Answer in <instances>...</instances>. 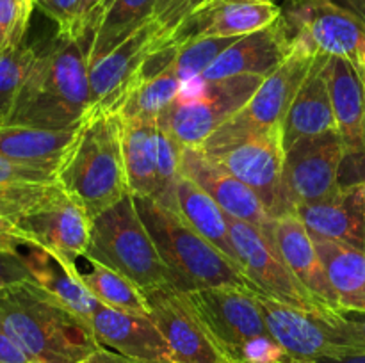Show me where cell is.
Segmentation results:
<instances>
[{
	"label": "cell",
	"instance_id": "5bb4252c",
	"mask_svg": "<svg viewBox=\"0 0 365 363\" xmlns=\"http://www.w3.org/2000/svg\"><path fill=\"white\" fill-rule=\"evenodd\" d=\"M271 337L287 351L294 363H314L319 358L351 352L324 315L296 308L284 301L257 294ZM328 313V312H327Z\"/></svg>",
	"mask_w": 365,
	"mask_h": 363
},
{
	"label": "cell",
	"instance_id": "e575fe53",
	"mask_svg": "<svg viewBox=\"0 0 365 363\" xmlns=\"http://www.w3.org/2000/svg\"><path fill=\"white\" fill-rule=\"evenodd\" d=\"M34 7V0H0V56L24 45Z\"/></svg>",
	"mask_w": 365,
	"mask_h": 363
},
{
	"label": "cell",
	"instance_id": "bcb514c9",
	"mask_svg": "<svg viewBox=\"0 0 365 363\" xmlns=\"http://www.w3.org/2000/svg\"><path fill=\"white\" fill-rule=\"evenodd\" d=\"M202 2H205V0H192V6H200V4H202Z\"/></svg>",
	"mask_w": 365,
	"mask_h": 363
},
{
	"label": "cell",
	"instance_id": "9a60e30c",
	"mask_svg": "<svg viewBox=\"0 0 365 363\" xmlns=\"http://www.w3.org/2000/svg\"><path fill=\"white\" fill-rule=\"evenodd\" d=\"M287 59L267 77L235 116L227 121V127L241 130H271L282 128L287 110L309 75L316 56L307 50L291 46Z\"/></svg>",
	"mask_w": 365,
	"mask_h": 363
},
{
	"label": "cell",
	"instance_id": "6da1fadb",
	"mask_svg": "<svg viewBox=\"0 0 365 363\" xmlns=\"http://www.w3.org/2000/svg\"><path fill=\"white\" fill-rule=\"evenodd\" d=\"M96 31L56 38L38 48V57L25 78L6 125L39 128H75L91 110L89 68Z\"/></svg>",
	"mask_w": 365,
	"mask_h": 363
},
{
	"label": "cell",
	"instance_id": "ba28073f",
	"mask_svg": "<svg viewBox=\"0 0 365 363\" xmlns=\"http://www.w3.org/2000/svg\"><path fill=\"white\" fill-rule=\"evenodd\" d=\"M291 46L341 57L365 73V21L334 0H292L282 9Z\"/></svg>",
	"mask_w": 365,
	"mask_h": 363
},
{
	"label": "cell",
	"instance_id": "d6a6232c",
	"mask_svg": "<svg viewBox=\"0 0 365 363\" xmlns=\"http://www.w3.org/2000/svg\"><path fill=\"white\" fill-rule=\"evenodd\" d=\"M38 57V46L24 45L0 56V125L9 121L25 78Z\"/></svg>",
	"mask_w": 365,
	"mask_h": 363
},
{
	"label": "cell",
	"instance_id": "5b68a950",
	"mask_svg": "<svg viewBox=\"0 0 365 363\" xmlns=\"http://www.w3.org/2000/svg\"><path fill=\"white\" fill-rule=\"evenodd\" d=\"M200 148L248 185L273 219L292 212L282 182L285 159L282 128L241 130L223 125Z\"/></svg>",
	"mask_w": 365,
	"mask_h": 363
},
{
	"label": "cell",
	"instance_id": "f1b7e54d",
	"mask_svg": "<svg viewBox=\"0 0 365 363\" xmlns=\"http://www.w3.org/2000/svg\"><path fill=\"white\" fill-rule=\"evenodd\" d=\"M312 238L341 312L365 313V251L327 238Z\"/></svg>",
	"mask_w": 365,
	"mask_h": 363
},
{
	"label": "cell",
	"instance_id": "3957f363",
	"mask_svg": "<svg viewBox=\"0 0 365 363\" xmlns=\"http://www.w3.org/2000/svg\"><path fill=\"white\" fill-rule=\"evenodd\" d=\"M59 184L91 219L130 194L116 110L89 112L59 167Z\"/></svg>",
	"mask_w": 365,
	"mask_h": 363
},
{
	"label": "cell",
	"instance_id": "7bdbcfd3",
	"mask_svg": "<svg viewBox=\"0 0 365 363\" xmlns=\"http://www.w3.org/2000/svg\"><path fill=\"white\" fill-rule=\"evenodd\" d=\"M84 363H141V362H135V359L130 358H125V356L118 354V352L110 351V349L106 347H100L98 351L93 352Z\"/></svg>",
	"mask_w": 365,
	"mask_h": 363
},
{
	"label": "cell",
	"instance_id": "b9f144b4",
	"mask_svg": "<svg viewBox=\"0 0 365 363\" xmlns=\"http://www.w3.org/2000/svg\"><path fill=\"white\" fill-rule=\"evenodd\" d=\"M0 241L14 242V244L24 242V237H21L16 224H14L13 212H11L9 206L2 201H0Z\"/></svg>",
	"mask_w": 365,
	"mask_h": 363
},
{
	"label": "cell",
	"instance_id": "f35d334b",
	"mask_svg": "<svg viewBox=\"0 0 365 363\" xmlns=\"http://www.w3.org/2000/svg\"><path fill=\"white\" fill-rule=\"evenodd\" d=\"M32 280L14 242L0 241V288Z\"/></svg>",
	"mask_w": 365,
	"mask_h": 363
},
{
	"label": "cell",
	"instance_id": "d6986e66",
	"mask_svg": "<svg viewBox=\"0 0 365 363\" xmlns=\"http://www.w3.org/2000/svg\"><path fill=\"white\" fill-rule=\"evenodd\" d=\"M282 16L274 2L205 0L192 7L175 34V43L196 38H241L269 27Z\"/></svg>",
	"mask_w": 365,
	"mask_h": 363
},
{
	"label": "cell",
	"instance_id": "484cf974",
	"mask_svg": "<svg viewBox=\"0 0 365 363\" xmlns=\"http://www.w3.org/2000/svg\"><path fill=\"white\" fill-rule=\"evenodd\" d=\"M75 128H39L27 125H0V155L18 162L59 171L77 139Z\"/></svg>",
	"mask_w": 365,
	"mask_h": 363
},
{
	"label": "cell",
	"instance_id": "30bf717a",
	"mask_svg": "<svg viewBox=\"0 0 365 363\" xmlns=\"http://www.w3.org/2000/svg\"><path fill=\"white\" fill-rule=\"evenodd\" d=\"M148 317L168 342L175 363H235L217 342L189 292L164 283L145 290Z\"/></svg>",
	"mask_w": 365,
	"mask_h": 363
},
{
	"label": "cell",
	"instance_id": "7c38bea8",
	"mask_svg": "<svg viewBox=\"0 0 365 363\" xmlns=\"http://www.w3.org/2000/svg\"><path fill=\"white\" fill-rule=\"evenodd\" d=\"M91 221L63 185L56 184L41 199L20 214L16 228L24 241L34 242L59 255H71L88 251Z\"/></svg>",
	"mask_w": 365,
	"mask_h": 363
},
{
	"label": "cell",
	"instance_id": "277c9868",
	"mask_svg": "<svg viewBox=\"0 0 365 363\" xmlns=\"http://www.w3.org/2000/svg\"><path fill=\"white\" fill-rule=\"evenodd\" d=\"M134 203L166 265L170 285L182 292L217 285L253 288L241 269L205 241L180 214L159 205L152 198L134 196Z\"/></svg>",
	"mask_w": 365,
	"mask_h": 363
},
{
	"label": "cell",
	"instance_id": "ab89813d",
	"mask_svg": "<svg viewBox=\"0 0 365 363\" xmlns=\"http://www.w3.org/2000/svg\"><path fill=\"white\" fill-rule=\"evenodd\" d=\"M0 363H38L11 338L0 324Z\"/></svg>",
	"mask_w": 365,
	"mask_h": 363
},
{
	"label": "cell",
	"instance_id": "d590c367",
	"mask_svg": "<svg viewBox=\"0 0 365 363\" xmlns=\"http://www.w3.org/2000/svg\"><path fill=\"white\" fill-rule=\"evenodd\" d=\"M36 7L57 25V34L75 38L81 36L82 0H34Z\"/></svg>",
	"mask_w": 365,
	"mask_h": 363
},
{
	"label": "cell",
	"instance_id": "4dcf8cb0",
	"mask_svg": "<svg viewBox=\"0 0 365 363\" xmlns=\"http://www.w3.org/2000/svg\"><path fill=\"white\" fill-rule=\"evenodd\" d=\"M159 2L160 0H109L96 25L89 57L91 64L153 18Z\"/></svg>",
	"mask_w": 365,
	"mask_h": 363
},
{
	"label": "cell",
	"instance_id": "7402d4cb",
	"mask_svg": "<svg viewBox=\"0 0 365 363\" xmlns=\"http://www.w3.org/2000/svg\"><path fill=\"white\" fill-rule=\"evenodd\" d=\"M328 132H337L328 85V57L316 56L282 125L284 149L299 139L316 137Z\"/></svg>",
	"mask_w": 365,
	"mask_h": 363
},
{
	"label": "cell",
	"instance_id": "74e56055",
	"mask_svg": "<svg viewBox=\"0 0 365 363\" xmlns=\"http://www.w3.org/2000/svg\"><path fill=\"white\" fill-rule=\"evenodd\" d=\"M324 319L337 331L342 344L351 351H365V313L330 310Z\"/></svg>",
	"mask_w": 365,
	"mask_h": 363
},
{
	"label": "cell",
	"instance_id": "1f68e13d",
	"mask_svg": "<svg viewBox=\"0 0 365 363\" xmlns=\"http://www.w3.org/2000/svg\"><path fill=\"white\" fill-rule=\"evenodd\" d=\"M180 88V78L171 66L157 77L138 82L121 100L116 112L121 120H157L177 98Z\"/></svg>",
	"mask_w": 365,
	"mask_h": 363
},
{
	"label": "cell",
	"instance_id": "f546056e",
	"mask_svg": "<svg viewBox=\"0 0 365 363\" xmlns=\"http://www.w3.org/2000/svg\"><path fill=\"white\" fill-rule=\"evenodd\" d=\"M57 182V169L18 162L0 155V201L9 206L14 224L20 214L41 199Z\"/></svg>",
	"mask_w": 365,
	"mask_h": 363
},
{
	"label": "cell",
	"instance_id": "ffe728a7",
	"mask_svg": "<svg viewBox=\"0 0 365 363\" xmlns=\"http://www.w3.org/2000/svg\"><path fill=\"white\" fill-rule=\"evenodd\" d=\"M291 50L287 28L280 16L269 27L241 36L198 78L214 82L237 75L267 77L287 59Z\"/></svg>",
	"mask_w": 365,
	"mask_h": 363
},
{
	"label": "cell",
	"instance_id": "8992f818",
	"mask_svg": "<svg viewBox=\"0 0 365 363\" xmlns=\"http://www.w3.org/2000/svg\"><path fill=\"white\" fill-rule=\"evenodd\" d=\"M88 253L134 281L143 292L170 283L166 265L135 209L132 194L91 221Z\"/></svg>",
	"mask_w": 365,
	"mask_h": 363
},
{
	"label": "cell",
	"instance_id": "d4e9b609",
	"mask_svg": "<svg viewBox=\"0 0 365 363\" xmlns=\"http://www.w3.org/2000/svg\"><path fill=\"white\" fill-rule=\"evenodd\" d=\"M59 255V253H57ZM78 283L102 305L123 312L148 315L145 292L132 280L96 260L91 253L81 251L61 255Z\"/></svg>",
	"mask_w": 365,
	"mask_h": 363
},
{
	"label": "cell",
	"instance_id": "9c48e42d",
	"mask_svg": "<svg viewBox=\"0 0 365 363\" xmlns=\"http://www.w3.org/2000/svg\"><path fill=\"white\" fill-rule=\"evenodd\" d=\"M228 226L237 253L239 267L257 292L317 315H324L334 310L317 299L294 276V273L282 258L271 235L262 233L253 224L230 216H228Z\"/></svg>",
	"mask_w": 365,
	"mask_h": 363
},
{
	"label": "cell",
	"instance_id": "4fadbf2b",
	"mask_svg": "<svg viewBox=\"0 0 365 363\" xmlns=\"http://www.w3.org/2000/svg\"><path fill=\"white\" fill-rule=\"evenodd\" d=\"M257 294L242 285H217L189 292L207 326L234 362L245 342L269 335Z\"/></svg>",
	"mask_w": 365,
	"mask_h": 363
},
{
	"label": "cell",
	"instance_id": "4316f807",
	"mask_svg": "<svg viewBox=\"0 0 365 363\" xmlns=\"http://www.w3.org/2000/svg\"><path fill=\"white\" fill-rule=\"evenodd\" d=\"M121 149L130 194L155 198L159 121L121 120Z\"/></svg>",
	"mask_w": 365,
	"mask_h": 363
},
{
	"label": "cell",
	"instance_id": "836d02e7",
	"mask_svg": "<svg viewBox=\"0 0 365 363\" xmlns=\"http://www.w3.org/2000/svg\"><path fill=\"white\" fill-rule=\"evenodd\" d=\"M237 39L239 38H196L178 43L180 48L173 63V70L182 84L198 78Z\"/></svg>",
	"mask_w": 365,
	"mask_h": 363
},
{
	"label": "cell",
	"instance_id": "8d00e7d4",
	"mask_svg": "<svg viewBox=\"0 0 365 363\" xmlns=\"http://www.w3.org/2000/svg\"><path fill=\"white\" fill-rule=\"evenodd\" d=\"M235 363H294L271 335H260L245 342L235 352Z\"/></svg>",
	"mask_w": 365,
	"mask_h": 363
},
{
	"label": "cell",
	"instance_id": "44dd1931",
	"mask_svg": "<svg viewBox=\"0 0 365 363\" xmlns=\"http://www.w3.org/2000/svg\"><path fill=\"white\" fill-rule=\"evenodd\" d=\"M296 214L312 237L365 251V180L344 184L330 198L299 206Z\"/></svg>",
	"mask_w": 365,
	"mask_h": 363
},
{
	"label": "cell",
	"instance_id": "cb8c5ba5",
	"mask_svg": "<svg viewBox=\"0 0 365 363\" xmlns=\"http://www.w3.org/2000/svg\"><path fill=\"white\" fill-rule=\"evenodd\" d=\"M18 251L24 258V263L27 267L29 274H31L32 281L41 285L45 290H48L50 294L61 299L71 312H75L78 317L89 322L100 301H96L78 283V280L73 276L70 267L66 265L63 256L57 255L52 249H46L29 241L20 242Z\"/></svg>",
	"mask_w": 365,
	"mask_h": 363
},
{
	"label": "cell",
	"instance_id": "60d3db41",
	"mask_svg": "<svg viewBox=\"0 0 365 363\" xmlns=\"http://www.w3.org/2000/svg\"><path fill=\"white\" fill-rule=\"evenodd\" d=\"M109 0H82L81 4V34L86 31H96L100 16L106 11Z\"/></svg>",
	"mask_w": 365,
	"mask_h": 363
},
{
	"label": "cell",
	"instance_id": "f6af8a7d",
	"mask_svg": "<svg viewBox=\"0 0 365 363\" xmlns=\"http://www.w3.org/2000/svg\"><path fill=\"white\" fill-rule=\"evenodd\" d=\"M334 2L339 4V6H342L344 9L355 13L356 16L362 18L365 21V0H334Z\"/></svg>",
	"mask_w": 365,
	"mask_h": 363
},
{
	"label": "cell",
	"instance_id": "603a6c76",
	"mask_svg": "<svg viewBox=\"0 0 365 363\" xmlns=\"http://www.w3.org/2000/svg\"><path fill=\"white\" fill-rule=\"evenodd\" d=\"M271 238L294 276L324 305L341 312L312 235L298 214L289 212L273 219Z\"/></svg>",
	"mask_w": 365,
	"mask_h": 363
},
{
	"label": "cell",
	"instance_id": "52a82bcc",
	"mask_svg": "<svg viewBox=\"0 0 365 363\" xmlns=\"http://www.w3.org/2000/svg\"><path fill=\"white\" fill-rule=\"evenodd\" d=\"M262 80L264 77L259 75H237L214 82H202L200 78L185 82L157 121L184 148H200L248 103Z\"/></svg>",
	"mask_w": 365,
	"mask_h": 363
},
{
	"label": "cell",
	"instance_id": "8fae6325",
	"mask_svg": "<svg viewBox=\"0 0 365 363\" xmlns=\"http://www.w3.org/2000/svg\"><path fill=\"white\" fill-rule=\"evenodd\" d=\"M346 146L339 132L305 137L285 148L284 192L292 212L330 198L342 187Z\"/></svg>",
	"mask_w": 365,
	"mask_h": 363
},
{
	"label": "cell",
	"instance_id": "83f0119b",
	"mask_svg": "<svg viewBox=\"0 0 365 363\" xmlns=\"http://www.w3.org/2000/svg\"><path fill=\"white\" fill-rule=\"evenodd\" d=\"M175 210L205 241H209L214 248L220 249L228 260H232L239 267L237 253H235L230 226H228V216L202 187H198L185 174H180L175 187Z\"/></svg>",
	"mask_w": 365,
	"mask_h": 363
},
{
	"label": "cell",
	"instance_id": "ee69618b",
	"mask_svg": "<svg viewBox=\"0 0 365 363\" xmlns=\"http://www.w3.org/2000/svg\"><path fill=\"white\" fill-rule=\"evenodd\" d=\"M314 363H365V351H351L339 356H328V358H319Z\"/></svg>",
	"mask_w": 365,
	"mask_h": 363
},
{
	"label": "cell",
	"instance_id": "2e32d148",
	"mask_svg": "<svg viewBox=\"0 0 365 363\" xmlns=\"http://www.w3.org/2000/svg\"><path fill=\"white\" fill-rule=\"evenodd\" d=\"M180 171L202 187L227 216L246 221L262 233L271 235L273 217L267 214L259 196L221 164L210 159L202 148L185 146L182 149Z\"/></svg>",
	"mask_w": 365,
	"mask_h": 363
},
{
	"label": "cell",
	"instance_id": "ac0fdd59",
	"mask_svg": "<svg viewBox=\"0 0 365 363\" xmlns=\"http://www.w3.org/2000/svg\"><path fill=\"white\" fill-rule=\"evenodd\" d=\"M102 347L141 363H175L171 349L148 315L123 312L98 302L89 319Z\"/></svg>",
	"mask_w": 365,
	"mask_h": 363
},
{
	"label": "cell",
	"instance_id": "7a4b0ae2",
	"mask_svg": "<svg viewBox=\"0 0 365 363\" xmlns=\"http://www.w3.org/2000/svg\"><path fill=\"white\" fill-rule=\"evenodd\" d=\"M0 324L38 363H84L102 347L88 320L32 280L0 288Z\"/></svg>",
	"mask_w": 365,
	"mask_h": 363
},
{
	"label": "cell",
	"instance_id": "7dc6e473",
	"mask_svg": "<svg viewBox=\"0 0 365 363\" xmlns=\"http://www.w3.org/2000/svg\"><path fill=\"white\" fill-rule=\"evenodd\" d=\"M248 2H274V0H248Z\"/></svg>",
	"mask_w": 365,
	"mask_h": 363
},
{
	"label": "cell",
	"instance_id": "e0dca14e",
	"mask_svg": "<svg viewBox=\"0 0 365 363\" xmlns=\"http://www.w3.org/2000/svg\"><path fill=\"white\" fill-rule=\"evenodd\" d=\"M328 85L351 184L365 180V73L349 60L328 57Z\"/></svg>",
	"mask_w": 365,
	"mask_h": 363
}]
</instances>
